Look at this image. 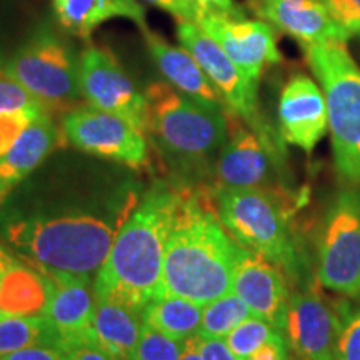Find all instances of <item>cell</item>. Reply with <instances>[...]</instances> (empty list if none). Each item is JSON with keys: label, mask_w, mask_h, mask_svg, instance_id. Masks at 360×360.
Masks as SVG:
<instances>
[{"label": "cell", "mask_w": 360, "mask_h": 360, "mask_svg": "<svg viewBox=\"0 0 360 360\" xmlns=\"http://www.w3.org/2000/svg\"><path fill=\"white\" fill-rule=\"evenodd\" d=\"M244 247L220 222L214 204L179 192L157 295H177L205 305L232 290ZM155 295V297H157Z\"/></svg>", "instance_id": "6da1fadb"}, {"label": "cell", "mask_w": 360, "mask_h": 360, "mask_svg": "<svg viewBox=\"0 0 360 360\" xmlns=\"http://www.w3.org/2000/svg\"><path fill=\"white\" fill-rule=\"evenodd\" d=\"M179 191L155 184L130 215L94 283L96 299H112L143 307L159 294L164 255Z\"/></svg>", "instance_id": "7a4b0ae2"}, {"label": "cell", "mask_w": 360, "mask_h": 360, "mask_svg": "<svg viewBox=\"0 0 360 360\" xmlns=\"http://www.w3.org/2000/svg\"><path fill=\"white\" fill-rule=\"evenodd\" d=\"M146 97V135L175 169H199L227 142V110L192 101L167 82L148 85Z\"/></svg>", "instance_id": "3957f363"}, {"label": "cell", "mask_w": 360, "mask_h": 360, "mask_svg": "<svg viewBox=\"0 0 360 360\" xmlns=\"http://www.w3.org/2000/svg\"><path fill=\"white\" fill-rule=\"evenodd\" d=\"M6 236L39 269L75 277L98 272L114 244L110 225L92 215L19 220L8 225Z\"/></svg>", "instance_id": "277c9868"}, {"label": "cell", "mask_w": 360, "mask_h": 360, "mask_svg": "<svg viewBox=\"0 0 360 360\" xmlns=\"http://www.w3.org/2000/svg\"><path fill=\"white\" fill-rule=\"evenodd\" d=\"M307 60L323 90L339 177L349 186L360 184V67L347 42L305 45Z\"/></svg>", "instance_id": "5b68a950"}, {"label": "cell", "mask_w": 360, "mask_h": 360, "mask_svg": "<svg viewBox=\"0 0 360 360\" xmlns=\"http://www.w3.org/2000/svg\"><path fill=\"white\" fill-rule=\"evenodd\" d=\"M215 210L242 247L297 277L300 257L290 231L289 205L269 188H215Z\"/></svg>", "instance_id": "8992f818"}, {"label": "cell", "mask_w": 360, "mask_h": 360, "mask_svg": "<svg viewBox=\"0 0 360 360\" xmlns=\"http://www.w3.org/2000/svg\"><path fill=\"white\" fill-rule=\"evenodd\" d=\"M4 72L29 89L47 109L74 105L82 97L79 60L51 25H39L4 64Z\"/></svg>", "instance_id": "52a82bcc"}, {"label": "cell", "mask_w": 360, "mask_h": 360, "mask_svg": "<svg viewBox=\"0 0 360 360\" xmlns=\"http://www.w3.org/2000/svg\"><path fill=\"white\" fill-rule=\"evenodd\" d=\"M177 40L199 62L207 77L222 96L227 110L244 120L270 148L283 154L282 137H277L260 115L257 84L233 64L222 47L199 24L177 20Z\"/></svg>", "instance_id": "ba28073f"}, {"label": "cell", "mask_w": 360, "mask_h": 360, "mask_svg": "<svg viewBox=\"0 0 360 360\" xmlns=\"http://www.w3.org/2000/svg\"><path fill=\"white\" fill-rule=\"evenodd\" d=\"M319 282L337 294L360 297V192L342 191L328 205L317 245Z\"/></svg>", "instance_id": "9c48e42d"}, {"label": "cell", "mask_w": 360, "mask_h": 360, "mask_svg": "<svg viewBox=\"0 0 360 360\" xmlns=\"http://www.w3.org/2000/svg\"><path fill=\"white\" fill-rule=\"evenodd\" d=\"M64 135L72 146L134 169L148 164L147 135L124 117L96 107L75 109L64 117Z\"/></svg>", "instance_id": "30bf717a"}, {"label": "cell", "mask_w": 360, "mask_h": 360, "mask_svg": "<svg viewBox=\"0 0 360 360\" xmlns=\"http://www.w3.org/2000/svg\"><path fill=\"white\" fill-rule=\"evenodd\" d=\"M82 97L98 110L117 114L146 134L147 97L135 87L114 53L107 49H85L79 58Z\"/></svg>", "instance_id": "8fae6325"}, {"label": "cell", "mask_w": 360, "mask_h": 360, "mask_svg": "<svg viewBox=\"0 0 360 360\" xmlns=\"http://www.w3.org/2000/svg\"><path fill=\"white\" fill-rule=\"evenodd\" d=\"M199 25L255 84H259L265 67L282 60L276 32L269 22L204 12Z\"/></svg>", "instance_id": "7c38bea8"}, {"label": "cell", "mask_w": 360, "mask_h": 360, "mask_svg": "<svg viewBox=\"0 0 360 360\" xmlns=\"http://www.w3.org/2000/svg\"><path fill=\"white\" fill-rule=\"evenodd\" d=\"M340 310L314 287L290 294L285 335L297 360H335Z\"/></svg>", "instance_id": "4fadbf2b"}, {"label": "cell", "mask_w": 360, "mask_h": 360, "mask_svg": "<svg viewBox=\"0 0 360 360\" xmlns=\"http://www.w3.org/2000/svg\"><path fill=\"white\" fill-rule=\"evenodd\" d=\"M227 142L215 162V188H265L272 177V165L282 154L232 112H227Z\"/></svg>", "instance_id": "5bb4252c"}, {"label": "cell", "mask_w": 360, "mask_h": 360, "mask_svg": "<svg viewBox=\"0 0 360 360\" xmlns=\"http://www.w3.org/2000/svg\"><path fill=\"white\" fill-rule=\"evenodd\" d=\"M232 292L249 305L255 317L285 332L290 292L278 265L244 247L233 274Z\"/></svg>", "instance_id": "9a60e30c"}, {"label": "cell", "mask_w": 360, "mask_h": 360, "mask_svg": "<svg viewBox=\"0 0 360 360\" xmlns=\"http://www.w3.org/2000/svg\"><path fill=\"white\" fill-rule=\"evenodd\" d=\"M278 129L283 142L310 152L328 129L327 102L322 87L304 74L283 85L278 98Z\"/></svg>", "instance_id": "2e32d148"}, {"label": "cell", "mask_w": 360, "mask_h": 360, "mask_svg": "<svg viewBox=\"0 0 360 360\" xmlns=\"http://www.w3.org/2000/svg\"><path fill=\"white\" fill-rule=\"evenodd\" d=\"M47 274L53 282V292L44 317L56 335L57 347L67 354L77 345L90 344L96 297L90 292V277Z\"/></svg>", "instance_id": "e0dca14e"}, {"label": "cell", "mask_w": 360, "mask_h": 360, "mask_svg": "<svg viewBox=\"0 0 360 360\" xmlns=\"http://www.w3.org/2000/svg\"><path fill=\"white\" fill-rule=\"evenodd\" d=\"M252 6L265 22L305 45L330 40L347 42L350 37L322 0H252Z\"/></svg>", "instance_id": "ac0fdd59"}, {"label": "cell", "mask_w": 360, "mask_h": 360, "mask_svg": "<svg viewBox=\"0 0 360 360\" xmlns=\"http://www.w3.org/2000/svg\"><path fill=\"white\" fill-rule=\"evenodd\" d=\"M143 35H146L148 52L172 87L207 107L227 110L219 90L214 87L204 69L187 49L174 47L150 30H146Z\"/></svg>", "instance_id": "d6986e66"}, {"label": "cell", "mask_w": 360, "mask_h": 360, "mask_svg": "<svg viewBox=\"0 0 360 360\" xmlns=\"http://www.w3.org/2000/svg\"><path fill=\"white\" fill-rule=\"evenodd\" d=\"M141 309L112 299H96L90 344L114 360H134L143 330Z\"/></svg>", "instance_id": "ffe728a7"}, {"label": "cell", "mask_w": 360, "mask_h": 360, "mask_svg": "<svg viewBox=\"0 0 360 360\" xmlns=\"http://www.w3.org/2000/svg\"><path fill=\"white\" fill-rule=\"evenodd\" d=\"M53 282L47 272L32 264L12 259L0 283V315L4 317H42L47 312Z\"/></svg>", "instance_id": "44dd1931"}, {"label": "cell", "mask_w": 360, "mask_h": 360, "mask_svg": "<svg viewBox=\"0 0 360 360\" xmlns=\"http://www.w3.org/2000/svg\"><path fill=\"white\" fill-rule=\"evenodd\" d=\"M57 127L49 112L40 114L17 142L0 157V204L27 175L42 164L57 143Z\"/></svg>", "instance_id": "7402d4cb"}, {"label": "cell", "mask_w": 360, "mask_h": 360, "mask_svg": "<svg viewBox=\"0 0 360 360\" xmlns=\"http://www.w3.org/2000/svg\"><path fill=\"white\" fill-rule=\"evenodd\" d=\"M53 11L67 32L89 39L103 22L112 19H129L147 29L146 8L137 0H52Z\"/></svg>", "instance_id": "603a6c76"}, {"label": "cell", "mask_w": 360, "mask_h": 360, "mask_svg": "<svg viewBox=\"0 0 360 360\" xmlns=\"http://www.w3.org/2000/svg\"><path fill=\"white\" fill-rule=\"evenodd\" d=\"M204 305L177 295H157L143 307V323L177 340L197 335Z\"/></svg>", "instance_id": "cb8c5ba5"}, {"label": "cell", "mask_w": 360, "mask_h": 360, "mask_svg": "<svg viewBox=\"0 0 360 360\" xmlns=\"http://www.w3.org/2000/svg\"><path fill=\"white\" fill-rule=\"evenodd\" d=\"M32 345H51L58 349L56 335L44 315L0 319V357Z\"/></svg>", "instance_id": "d4e9b609"}, {"label": "cell", "mask_w": 360, "mask_h": 360, "mask_svg": "<svg viewBox=\"0 0 360 360\" xmlns=\"http://www.w3.org/2000/svg\"><path fill=\"white\" fill-rule=\"evenodd\" d=\"M252 310L236 292H227L212 302L205 304L202 310V322L197 335L210 339H225L238 323L252 317Z\"/></svg>", "instance_id": "484cf974"}, {"label": "cell", "mask_w": 360, "mask_h": 360, "mask_svg": "<svg viewBox=\"0 0 360 360\" xmlns=\"http://www.w3.org/2000/svg\"><path fill=\"white\" fill-rule=\"evenodd\" d=\"M277 332H281V328L274 327L272 323L264 321V319L252 315L247 321L238 323L231 334L225 337V340H227L229 347L238 359L247 360L260 345L265 344Z\"/></svg>", "instance_id": "4316f807"}, {"label": "cell", "mask_w": 360, "mask_h": 360, "mask_svg": "<svg viewBox=\"0 0 360 360\" xmlns=\"http://www.w3.org/2000/svg\"><path fill=\"white\" fill-rule=\"evenodd\" d=\"M186 340H177L155 328L143 326L134 360H179Z\"/></svg>", "instance_id": "83f0119b"}, {"label": "cell", "mask_w": 360, "mask_h": 360, "mask_svg": "<svg viewBox=\"0 0 360 360\" xmlns=\"http://www.w3.org/2000/svg\"><path fill=\"white\" fill-rule=\"evenodd\" d=\"M17 110L49 112L39 97H35L29 89H25L20 82H17L15 79L2 70L0 72V114Z\"/></svg>", "instance_id": "f1b7e54d"}, {"label": "cell", "mask_w": 360, "mask_h": 360, "mask_svg": "<svg viewBox=\"0 0 360 360\" xmlns=\"http://www.w3.org/2000/svg\"><path fill=\"white\" fill-rule=\"evenodd\" d=\"M335 360H360V307L340 310V330Z\"/></svg>", "instance_id": "f546056e"}, {"label": "cell", "mask_w": 360, "mask_h": 360, "mask_svg": "<svg viewBox=\"0 0 360 360\" xmlns=\"http://www.w3.org/2000/svg\"><path fill=\"white\" fill-rule=\"evenodd\" d=\"M40 114L39 110H17L2 112L0 114V157L11 150V147L17 142L22 132L34 122Z\"/></svg>", "instance_id": "4dcf8cb0"}, {"label": "cell", "mask_w": 360, "mask_h": 360, "mask_svg": "<svg viewBox=\"0 0 360 360\" xmlns=\"http://www.w3.org/2000/svg\"><path fill=\"white\" fill-rule=\"evenodd\" d=\"M328 13L349 35H360V0H322Z\"/></svg>", "instance_id": "1f68e13d"}, {"label": "cell", "mask_w": 360, "mask_h": 360, "mask_svg": "<svg viewBox=\"0 0 360 360\" xmlns=\"http://www.w3.org/2000/svg\"><path fill=\"white\" fill-rule=\"evenodd\" d=\"M143 2L169 12L177 20L193 22V24H199L202 13H204L195 0H143Z\"/></svg>", "instance_id": "d6a6232c"}, {"label": "cell", "mask_w": 360, "mask_h": 360, "mask_svg": "<svg viewBox=\"0 0 360 360\" xmlns=\"http://www.w3.org/2000/svg\"><path fill=\"white\" fill-rule=\"evenodd\" d=\"M290 345L285 332H277L247 360H290Z\"/></svg>", "instance_id": "836d02e7"}, {"label": "cell", "mask_w": 360, "mask_h": 360, "mask_svg": "<svg viewBox=\"0 0 360 360\" xmlns=\"http://www.w3.org/2000/svg\"><path fill=\"white\" fill-rule=\"evenodd\" d=\"M195 342L204 360H240L232 352L225 339H210V337L195 335Z\"/></svg>", "instance_id": "e575fe53"}, {"label": "cell", "mask_w": 360, "mask_h": 360, "mask_svg": "<svg viewBox=\"0 0 360 360\" xmlns=\"http://www.w3.org/2000/svg\"><path fill=\"white\" fill-rule=\"evenodd\" d=\"M0 360H69L64 350L51 347V345H32L7 355H2Z\"/></svg>", "instance_id": "d590c367"}, {"label": "cell", "mask_w": 360, "mask_h": 360, "mask_svg": "<svg viewBox=\"0 0 360 360\" xmlns=\"http://www.w3.org/2000/svg\"><path fill=\"white\" fill-rule=\"evenodd\" d=\"M195 2L204 12L225 13V15H233V17H244V13H242L240 8L233 4V0H195Z\"/></svg>", "instance_id": "8d00e7d4"}, {"label": "cell", "mask_w": 360, "mask_h": 360, "mask_svg": "<svg viewBox=\"0 0 360 360\" xmlns=\"http://www.w3.org/2000/svg\"><path fill=\"white\" fill-rule=\"evenodd\" d=\"M67 359L69 360H114L109 354L103 352L94 344H82L77 347L70 349L67 352Z\"/></svg>", "instance_id": "74e56055"}, {"label": "cell", "mask_w": 360, "mask_h": 360, "mask_svg": "<svg viewBox=\"0 0 360 360\" xmlns=\"http://www.w3.org/2000/svg\"><path fill=\"white\" fill-rule=\"evenodd\" d=\"M179 360H204L199 352V349H197L195 335L188 337L186 340V347H184L182 355H180Z\"/></svg>", "instance_id": "f35d334b"}, {"label": "cell", "mask_w": 360, "mask_h": 360, "mask_svg": "<svg viewBox=\"0 0 360 360\" xmlns=\"http://www.w3.org/2000/svg\"><path fill=\"white\" fill-rule=\"evenodd\" d=\"M12 259L13 257H11V255H8L7 252L0 247V283H2V277H4V274H6V270L8 269V265H11ZM0 319H2V315H0Z\"/></svg>", "instance_id": "ab89813d"}, {"label": "cell", "mask_w": 360, "mask_h": 360, "mask_svg": "<svg viewBox=\"0 0 360 360\" xmlns=\"http://www.w3.org/2000/svg\"><path fill=\"white\" fill-rule=\"evenodd\" d=\"M4 64H6V62H4V58H2V53H0V72L4 70Z\"/></svg>", "instance_id": "60d3db41"}]
</instances>
